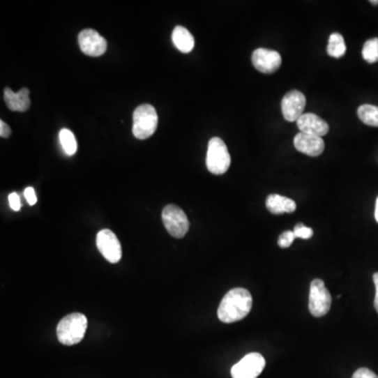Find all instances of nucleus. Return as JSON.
<instances>
[{"label": "nucleus", "mask_w": 378, "mask_h": 378, "mask_svg": "<svg viewBox=\"0 0 378 378\" xmlns=\"http://www.w3.org/2000/svg\"><path fill=\"white\" fill-rule=\"evenodd\" d=\"M252 308V296L244 288L229 290L221 301L218 317L224 324H232L245 319Z\"/></svg>", "instance_id": "obj_1"}, {"label": "nucleus", "mask_w": 378, "mask_h": 378, "mask_svg": "<svg viewBox=\"0 0 378 378\" xmlns=\"http://www.w3.org/2000/svg\"><path fill=\"white\" fill-rule=\"evenodd\" d=\"M87 319L82 313H70L64 317L57 326L58 340L66 346L79 344L84 338Z\"/></svg>", "instance_id": "obj_2"}, {"label": "nucleus", "mask_w": 378, "mask_h": 378, "mask_svg": "<svg viewBox=\"0 0 378 378\" xmlns=\"http://www.w3.org/2000/svg\"><path fill=\"white\" fill-rule=\"evenodd\" d=\"M133 134L139 140H145L155 134L158 126V114L151 105H139L133 115Z\"/></svg>", "instance_id": "obj_3"}, {"label": "nucleus", "mask_w": 378, "mask_h": 378, "mask_svg": "<svg viewBox=\"0 0 378 378\" xmlns=\"http://www.w3.org/2000/svg\"><path fill=\"white\" fill-rule=\"evenodd\" d=\"M232 163L229 151L221 138L211 139L207 149L206 165L213 174H223L227 172Z\"/></svg>", "instance_id": "obj_4"}, {"label": "nucleus", "mask_w": 378, "mask_h": 378, "mask_svg": "<svg viewBox=\"0 0 378 378\" xmlns=\"http://www.w3.org/2000/svg\"><path fill=\"white\" fill-rule=\"evenodd\" d=\"M162 221L168 234L176 239L184 238L190 225L184 211L174 204L164 207Z\"/></svg>", "instance_id": "obj_5"}, {"label": "nucleus", "mask_w": 378, "mask_h": 378, "mask_svg": "<svg viewBox=\"0 0 378 378\" xmlns=\"http://www.w3.org/2000/svg\"><path fill=\"white\" fill-rule=\"evenodd\" d=\"M332 298L324 280H312L309 294V311L315 317H325L331 308Z\"/></svg>", "instance_id": "obj_6"}, {"label": "nucleus", "mask_w": 378, "mask_h": 378, "mask_svg": "<svg viewBox=\"0 0 378 378\" xmlns=\"http://www.w3.org/2000/svg\"><path fill=\"white\" fill-rule=\"evenodd\" d=\"M266 361L259 353H249L232 368V378H257L265 368Z\"/></svg>", "instance_id": "obj_7"}, {"label": "nucleus", "mask_w": 378, "mask_h": 378, "mask_svg": "<svg viewBox=\"0 0 378 378\" xmlns=\"http://www.w3.org/2000/svg\"><path fill=\"white\" fill-rule=\"evenodd\" d=\"M96 245L101 255L109 263L117 264L121 259V244L117 236L112 230H100L97 234Z\"/></svg>", "instance_id": "obj_8"}, {"label": "nucleus", "mask_w": 378, "mask_h": 378, "mask_svg": "<svg viewBox=\"0 0 378 378\" xmlns=\"http://www.w3.org/2000/svg\"><path fill=\"white\" fill-rule=\"evenodd\" d=\"M79 47L86 56L99 57L107 50V43L105 37L101 36L97 31L86 29L78 36Z\"/></svg>", "instance_id": "obj_9"}, {"label": "nucleus", "mask_w": 378, "mask_h": 378, "mask_svg": "<svg viewBox=\"0 0 378 378\" xmlns=\"http://www.w3.org/2000/svg\"><path fill=\"white\" fill-rule=\"evenodd\" d=\"M306 107V97L302 91H290L282 100V116L288 122H296L304 113Z\"/></svg>", "instance_id": "obj_10"}, {"label": "nucleus", "mask_w": 378, "mask_h": 378, "mask_svg": "<svg viewBox=\"0 0 378 378\" xmlns=\"http://www.w3.org/2000/svg\"><path fill=\"white\" fill-rule=\"evenodd\" d=\"M251 60H252L253 66L263 74H273L282 64V57L278 52L264 49V47L255 50Z\"/></svg>", "instance_id": "obj_11"}, {"label": "nucleus", "mask_w": 378, "mask_h": 378, "mask_svg": "<svg viewBox=\"0 0 378 378\" xmlns=\"http://www.w3.org/2000/svg\"><path fill=\"white\" fill-rule=\"evenodd\" d=\"M294 146L301 153L310 157H317L325 149V142L321 137L298 133L294 137Z\"/></svg>", "instance_id": "obj_12"}, {"label": "nucleus", "mask_w": 378, "mask_h": 378, "mask_svg": "<svg viewBox=\"0 0 378 378\" xmlns=\"http://www.w3.org/2000/svg\"><path fill=\"white\" fill-rule=\"evenodd\" d=\"M296 123H298V128H300L301 133H304V134L323 138L329 132V126L327 122L315 114H303L302 117L296 121Z\"/></svg>", "instance_id": "obj_13"}, {"label": "nucleus", "mask_w": 378, "mask_h": 378, "mask_svg": "<svg viewBox=\"0 0 378 378\" xmlns=\"http://www.w3.org/2000/svg\"><path fill=\"white\" fill-rule=\"evenodd\" d=\"M5 101L11 111L24 113L31 107L30 91L24 87L18 93H14L7 87L5 89Z\"/></svg>", "instance_id": "obj_14"}, {"label": "nucleus", "mask_w": 378, "mask_h": 378, "mask_svg": "<svg viewBox=\"0 0 378 378\" xmlns=\"http://www.w3.org/2000/svg\"><path fill=\"white\" fill-rule=\"evenodd\" d=\"M266 207L272 215H282V213H294L296 203L287 197L280 195H269L266 199Z\"/></svg>", "instance_id": "obj_15"}, {"label": "nucleus", "mask_w": 378, "mask_h": 378, "mask_svg": "<svg viewBox=\"0 0 378 378\" xmlns=\"http://www.w3.org/2000/svg\"><path fill=\"white\" fill-rule=\"evenodd\" d=\"M172 43L176 49L182 53L187 54L194 50L195 38L192 33L184 27L178 26L172 31Z\"/></svg>", "instance_id": "obj_16"}, {"label": "nucleus", "mask_w": 378, "mask_h": 378, "mask_svg": "<svg viewBox=\"0 0 378 378\" xmlns=\"http://www.w3.org/2000/svg\"><path fill=\"white\" fill-rule=\"evenodd\" d=\"M346 51L347 47L344 37L340 33H333L330 35L327 47L328 55L333 58H340L346 54Z\"/></svg>", "instance_id": "obj_17"}, {"label": "nucleus", "mask_w": 378, "mask_h": 378, "mask_svg": "<svg viewBox=\"0 0 378 378\" xmlns=\"http://www.w3.org/2000/svg\"><path fill=\"white\" fill-rule=\"evenodd\" d=\"M357 115L363 123L378 128V107L375 105H361L357 109Z\"/></svg>", "instance_id": "obj_18"}, {"label": "nucleus", "mask_w": 378, "mask_h": 378, "mask_svg": "<svg viewBox=\"0 0 378 378\" xmlns=\"http://www.w3.org/2000/svg\"><path fill=\"white\" fill-rule=\"evenodd\" d=\"M60 143H61L62 149L64 153L68 156H73L76 153L78 145H77L76 138L73 134L72 130L68 128H62L59 133Z\"/></svg>", "instance_id": "obj_19"}, {"label": "nucleus", "mask_w": 378, "mask_h": 378, "mask_svg": "<svg viewBox=\"0 0 378 378\" xmlns=\"http://www.w3.org/2000/svg\"><path fill=\"white\" fill-rule=\"evenodd\" d=\"M363 58L368 63H375L378 61V38L365 41L363 47Z\"/></svg>", "instance_id": "obj_20"}, {"label": "nucleus", "mask_w": 378, "mask_h": 378, "mask_svg": "<svg viewBox=\"0 0 378 378\" xmlns=\"http://www.w3.org/2000/svg\"><path fill=\"white\" fill-rule=\"evenodd\" d=\"M296 234H294V232L288 230V232H282V234H280V238H278V246H280V248H288V247L292 246V243H294V241L296 240Z\"/></svg>", "instance_id": "obj_21"}, {"label": "nucleus", "mask_w": 378, "mask_h": 378, "mask_svg": "<svg viewBox=\"0 0 378 378\" xmlns=\"http://www.w3.org/2000/svg\"><path fill=\"white\" fill-rule=\"evenodd\" d=\"M294 232L296 234V238L304 239V240H308L313 236L312 228L307 227L303 223H298V225H296Z\"/></svg>", "instance_id": "obj_22"}, {"label": "nucleus", "mask_w": 378, "mask_h": 378, "mask_svg": "<svg viewBox=\"0 0 378 378\" xmlns=\"http://www.w3.org/2000/svg\"><path fill=\"white\" fill-rule=\"evenodd\" d=\"M352 378H378V376L367 368H361L353 374Z\"/></svg>", "instance_id": "obj_23"}, {"label": "nucleus", "mask_w": 378, "mask_h": 378, "mask_svg": "<svg viewBox=\"0 0 378 378\" xmlns=\"http://www.w3.org/2000/svg\"><path fill=\"white\" fill-rule=\"evenodd\" d=\"M9 203L10 206H11V209H13L14 211H20V209H22V202H20V196H18V194H16V192L10 194Z\"/></svg>", "instance_id": "obj_24"}, {"label": "nucleus", "mask_w": 378, "mask_h": 378, "mask_svg": "<svg viewBox=\"0 0 378 378\" xmlns=\"http://www.w3.org/2000/svg\"><path fill=\"white\" fill-rule=\"evenodd\" d=\"M24 197H26L27 201H28L29 204L35 205L37 202L36 194H35V190L33 187H28L24 190Z\"/></svg>", "instance_id": "obj_25"}, {"label": "nucleus", "mask_w": 378, "mask_h": 378, "mask_svg": "<svg viewBox=\"0 0 378 378\" xmlns=\"http://www.w3.org/2000/svg\"><path fill=\"white\" fill-rule=\"evenodd\" d=\"M11 128H10V126H8L7 123H6L5 121H0V136H1V138H9L10 136H11Z\"/></svg>", "instance_id": "obj_26"}, {"label": "nucleus", "mask_w": 378, "mask_h": 378, "mask_svg": "<svg viewBox=\"0 0 378 378\" xmlns=\"http://www.w3.org/2000/svg\"><path fill=\"white\" fill-rule=\"evenodd\" d=\"M373 280L376 289L375 298H374V308H375L376 312L378 313V272L374 273Z\"/></svg>", "instance_id": "obj_27"}, {"label": "nucleus", "mask_w": 378, "mask_h": 378, "mask_svg": "<svg viewBox=\"0 0 378 378\" xmlns=\"http://www.w3.org/2000/svg\"><path fill=\"white\" fill-rule=\"evenodd\" d=\"M375 220L376 222L378 223V197L377 200H376V204H375Z\"/></svg>", "instance_id": "obj_28"}, {"label": "nucleus", "mask_w": 378, "mask_h": 378, "mask_svg": "<svg viewBox=\"0 0 378 378\" xmlns=\"http://www.w3.org/2000/svg\"><path fill=\"white\" fill-rule=\"evenodd\" d=\"M370 3H372V5H374V6H377L378 0H371V1H370Z\"/></svg>", "instance_id": "obj_29"}]
</instances>
